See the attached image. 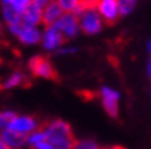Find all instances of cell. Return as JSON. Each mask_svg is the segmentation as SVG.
<instances>
[{
    "mask_svg": "<svg viewBox=\"0 0 151 149\" xmlns=\"http://www.w3.org/2000/svg\"><path fill=\"white\" fill-rule=\"evenodd\" d=\"M45 134V140L51 149H73L76 138L73 130L63 119H52L41 127Z\"/></svg>",
    "mask_w": 151,
    "mask_h": 149,
    "instance_id": "obj_1",
    "label": "cell"
},
{
    "mask_svg": "<svg viewBox=\"0 0 151 149\" xmlns=\"http://www.w3.org/2000/svg\"><path fill=\"white\" fill-rule=\"evenodd\" d=\"M77 16L80 22V30L87 36H98L106 25L93 4H85Z\"/></svg>",
    "mask_w": 151,
    "mask_h": 149,
    "instance_id": "obj_2",
    "label": "cell"
},
{
    "mask_svg": "<svg viewBox=\"0 0 151 149\" xmlns=\"http://www.w3.org/2000/svg\"><path fill=\"white\" fill-rule=\"evenodd\" d=\"M6 29L12 37L18 40V43L26 45V47L37 45L41 41V29L39 26H28V25L19 24L7 26Z\"/></svg>",
    "mask_w": 151,
    "mask_h": 149,
    "instance_id": "obj_3",
    "label": "cell"
},
{
    "mask_svg": "<svg viewBox=\"0 0 151 149\" xmlns=\"http://www.w3.org/2000/svg\"><path fill=\"white\" fill-rule=\"evenodd\" d=\"M99 98L103 110L111 118H117L119 114V103H121V93L113 86L103 85L99 89Z\"/></svg>",
    "mask_w": 151,
    "mask_h": 149,
    "instance_id": "obj_4",
    "label": "cell"
},
{
    "mask_svg": "<svg viewBox=\"0 0 151 149\" xmlns=\"http://www.w3.org/2000/svg\"><path fill=\"white\" fill-rule=\"evenodd\" d=\"M65 37L62 36L55 25H48L44 26V29L41 30V41L40 45L43 47V49L48 53H55L62 45L65 44Z\"/></svg>",
    "mask_w": 151,
    "mask_h": 149,
    "instance_id": "obj_5",
    "label": "cell"
},
{
    "mask_svg": "<svg viewBox=\"0 0 151 149\" xmlns=\"http://www.w3.org/2000/svg\"><path fill=\"white\" fill-rule=\"evenodd\" d=\"M28 68L36 78L54 79L56 77V71L52 66V63L44 56L36 55L30 58L28 62Z\"/></svg>",
    "mask_w": 151,
    "mask_h": 149,
    "instance_id": "obj_6",
    "label": "cell"
},
{
    "mask_svg": "<svg viewBox=\"0 0 151 149\" xmlns=\"http://www.w3.org/2000/svg\"><path fill=\"white\" fill-rule=\"evenodd\" d=\"M56 29L62 33L66 41L69 40H74L77 36L81 33L80 30V22L78 16L73 14V12H63V15L56 21L55 24Z\"/></svg>",
    "mask_w": 151,
    "mask_h": 149,
    "instance_id": "obj_7",
    "label": "cell"
},
{
    "mask_svg": "<svg viewBox=\"0 0 151 149\" xmlns=\"http://www.w3.org/2000/svg\"><path fill=\"white\" fill-rule=\"evenodd\" d=\"M8 129H11L12 131L21 134V135H25L28 137L30 133L39 130L41 126H40V122L37 120V118L32 116V115H24V114H17L14 116L10 123L7 126Z\"/></svg>",
    "mask_w": 151,
    "mask_h": 149,
    "instance_id": "obj_8",
    "label": "cell"
},
{
    "mask_svg": "<svg viewBox=\"0 0 151 149\" xmlns=\"http://www.w3.org/2000/svg\"><path fill=\"white\" fill-rule=\"evenodd\" d=\"M93 7L99 12L106 25H113L121 18L118 8V0H95Z\"/></svg>",
    "mask_w": 151,
    "mask_h": 149,
    "instance_id": "obj_9",
    "label": "cell"
},
{
    "mask_svg": "<svg viewBox=\"0 0 151 149\" xmlns=\"http://www.w3.org/2000/svg\"><path fill=\"white\" fill-rule=\"evenodd\" d=\"M22 24L28 26H40L43 25V8L30 3L22 14Z\"/></svg>",
    "mask_w": 151,
    "mask_h": 149,
    "instance_id": "obj_10",
    "label": "cell"
},
{
    "mask_svg": "<svg viewBox=\"0 0 151 149\" xmlns=\"http://www.w3.org/2000/svg\"><path fill=\"white\" fill-rule=\"evenodd\" d=\"M0 135H1L3 141L6 142V145L10 149H22L26 146V137L15 133V131H12V130L8 129V127L1 129Z\"/></svg>",
    "mask_w": 151,
    "mask_h": 149,
    "instance_id": "obj_11",
    "label": "cell"
},
{
    "mask_svg": "<svg viewBox=\"0 0 151 149\" xmlns=\"http://www.w3.org/2000/svg\"><path fill=\"white\" fill-rule=\"evenodd\" d=\"M62 15H63V10L55 0H51L47 6L43 7V25L44 26L54 25Z\"/></svg>",
    "mask_w": 151,
    "mask_h": 149,
    "instance_id": "obj_12",
    "label": "cell"
},
{
    "mask_svg": "<svg viewBox=\"0 0 151 149\" xmlns=\"http://www.w3.org/2000/svg\"><path fill=\"white\" fill-rule=\"evenodd\" d=\"M28 81V77L24 71L21 70H15L10 73V74L6 77V78L0 82V89L1 90H12L15 88L22 86L25 82Z\"/></svg>",
    "mask_w": 151,
    "mask_h": 149,
    "instance_id": "obj_13",
    "label": "cell"
},
{
    "mask_svg": "<svg viewBox=\"0 0 151 149\" xmlns=\"http://www.w3.org/2000/svg\"><path fill=\"white\" fill-rule=\"evenodd\" d=\"M0 12H1V19H3L6 28L22 24V12L10 7H0Z\"/></svg>",
    "mask_w": 151,
    "mask_h": 149,
    "instance_id": "obj_14",
    "label": "cell"
},
{
    "mask_svg": "<svg viewBox=\"0 0 151 149\" xmlns=\"http://www.w3.org/2000/svg\"><path fill=\"white\" fill-rule=\"evenodd\" d=\"M56 3L60 6V8L63 10V12H73V14H78L83 7L85 6L81 3V0H55Z\"/></svg>",
    "mask_w": 151,
    "mask_h": 149,
    "instance_id": "obj_15",
    "label": "cell"
},
{
    "mask_svg": "<svg viewBox=\"0 0 151 149\" xmlns=\"http://www.w3.org/2000/svg\"><path fill=\"white\" fill-rule=\"evenodd\" d=\"M32 0H0V7H10L24 14Z\"/></svg>",
    "mask_w": 151,
    "mask_h": 149,
    "instance_id": "obj_16",
    "label": "cell"
},
{
    "mask_svg": "<svg viewBox=\"0 0 151 149\" xmlns=\"http://www.w3.org/2000/svg\"><path fill=\"white\" fill-rule=\"evenodd\" d=\"M136 6H137V0H118V8H119V15L128 16L135 11Z\"/></svg>",
    "mask_w": 151,
    "mask_h": 149,
    "instance_id": "obj_17",
    "label": "cell"
},
{
    "mask_svg": "<svg viewBox=\"0 0 151 149\" xmlns=\"http://www.w3.org/2000/svg\"><path fill=\"white\" fill-rule=\"evenodd\" d=\"M73 149H103V148L93 140L83 138V140H76Z\"/></svg>",
    "mask_w": 151,
    "mask_h": 149,
    "instance_id": "obj_18",
    "label": "cell"
},
{
    "mask_svg": "<svg viewBox=\"0 0 151 149\" xmlns=\"http://www.w3.org/2000/svg\"><path fill=\"white\" fill-rule=\"evenodd\" d=\"M77 52H78V48L77 47L63 44V45L55 52V55H58V56H73V55H76Z\"/></svg>",
    "mask_w": 151,
    "mask_h": 149,
    "instance_id": "obj_19",
    "label": "cell"
},
{
    "mask_svg": "<svg viewBox=\"0 0 151 149\" xmlns=\"http://www.w3.org/2000/svg\"><path fill=\"white\" fill-rule=\"evenodd\" d=\"M17 115V112H14V111L11 110H3L0 111V123H1V126L4 127H7L8 123L14 119V116Z\"/></svg>",
    "mask_w": 151,
    "mask_h": 149,
    "instance_id": "obj_20",
    "label": "cell"
},
{
    "mask_svg": "<svg viewBox=\"0 0 151 149\" xmlns=\"http://www.w3.org/2000/svg\"><path fill=\"white\" fill-rule=\"evenodd\" d=\"M50 1H51V0H32V3H35L36 6H39V7H41V8H43L44 6H47Z\"/></svg>",
    "mask_w": 151,
    "mask_h": 149,
    "instance_id": "obj_21",
    "label": "cell"
},
{
    "mask_svg": "<svg viewBox=\"0 0 151 149\" xmlns=\"http://www.w3.org/2000/svg\"><path fill=\"white\" fill-rule=\"evenodd\" d=\"M146 71H147L148 78L151 79V58L148 59V62H147V66H146Z\"/></svg>",
    "mask_w": 151,
    "mask_h": 149,
    "instance_id": "obj_22",
    "label": "cell"
},
{
    "mask_svg": "<svg viewBox=\"0 0 151 149\" xmlns=\"http://www.w3.org/2000/svg\"><path fill=\"white\" fill-rule=\"evenodd\" d=\"M0 149H10L7 145H6V142L3 141V138H1V135H0Z\"/></svg>",
    "mask_w": 151,
    "mask_h": 149,
    "instance_id": "obj_23",
    "label": "cell"
},
{
    "mask_svg": "<svg viewBox=\"0 0 151 149\" xmlns=\"http://www.w3.org/2000/svg\"><path fill=\"white\" fill-rule=\"evenodd\" d=\"M147 52H148V55H150V58H151V38L148 40V43H147Z\"/></svg>",
    "mask_w": 151,
    "mask_h": 149,
    "instance_id": "obj_24",
    "label": "cell"
},
{
    "mask_svg": "<svg viewBox=\"0 0 151 149\" xmlns=\"http://www.w3.org/2000/svg\"><path fill=\"white\" fill-rule=\"evenodd\" d=\"M104 149H125V148H122V146H119V145H113V146H107V148H104Z\"/></svg>",
    "mask_w": 151,
    "mask_h": 149,
    "instance_id": "obj_25",
    "label": "cell"
},
{
    "mask_svg": "<svg viewBox=\"0 0 151 149\" xmlns=\"http://www.w3.org/2000/svg\"><path fill=\"white\" fill-rule=\"evenodd\" d=\"M81 3H84V4H93L95 3V0H81Z\"/></svg>",
    "mask_w": 151,
    "mask_h": 149,
    "instance_id": "obj_26",
    "label": "cell"
},
{
    "mask_svg": "<svg viewBox=\"0 0 151 149\" xmlns=\"http://www.w3.org/2000/svg\"><path fill=\"white\" fill-rule=\"evenodd\" d=\"M1 129H3V126H1V123H0V131H1Z\"/></svg>",
    "mask_w": 151,
    "mask_h": 149,
    "instance_id": "obj_27",
    "label": "cell"
}]
</instances>
